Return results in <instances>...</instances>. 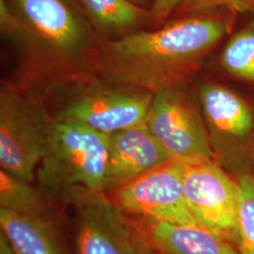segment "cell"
I'll list each match as a JSON object with an SVG mask.
<instances>
[{
	"mask_svg": "<svg viewBox=\"0 0 254 254\" xmlns=\"http://www.w3.org/2000/svg\"><path fill=\"white\" fill-rule=\"evenodd\" d=\"M227 31L221 19L196 14L155 30L100 41L93 69L112 85L155 94L186 87Z\"/></svg>",
	"mask_w": 254,
	"mask_h": 254,
	"instance_id": "cell-1",
	"label": "cell"
},
{
	"mask_svg": "<svg viewBox=\"0 0 254 254\" xmlns=\"http://www.w3.org/2000/svg\"><path fill=\"white\" fill-rule=\"evenodd\" d=\"M17 19L11 42L32 73L52 81L88 79L99 35L78 0H6Z\"/></svg>",
	"mask_w": 254,
	"mask_h": 254,
	"instance_id": "cell-2",
	"label": "cell"
},
{
	"mask_svg": "<svg viewBox=\"0 0 254 254\" xmlns=\"http://www.w3.org/2000/svg\"><path fill=\"white\" fill-rule=\"evenodd\" d=\"M109 147L108 134L68 119H53L37 170L40 190L64 203L104 192Z\"/></svg>",
	"mask_w": 254,
	"mask_h": 254,
	"instance_id": "cell-3",
	"label": "cell"
},
{
	"mask_svg": "<svg viewBox=\"0 0 254 254\" xmlns=\"http://www.w3.org/2000/svg\"><path fill=\"white\" fill-rule=\"evenodd\" d=\"M53 119L45 103L11 82L0 87V165L22 180L32 183L45 151Z\"/></svg>",
	"mask_w": 254,
	"mask_h": 254,
	"instance_id": "cell-4",
	"label": "cell"
},
{
	"mask_svg": "<svg viewBox=\"0 0 254 254\" xmlns=\"http://www.w3.org/2000/svg\"><path fill=\"white\" fill-rule=\"evenodd\" d=\"M74 208L76 254H154L141 230L104 192L69 202Z\"/></svg>",
	"mask_w": 254,
	"mask_h": 254,
	"instance_id": "cell-5",
	"label": "cell"
},
{
	"mask_svg": "<svg viewBox=\"0 0 254 254\" xmlns=\"http://www.w3.org/2000/svg\"><path fill=\"white\" fill-rule=\"evenodd\" d=\"M144 126L173 159L216 160L201 109L185 87L154 94Z\"/></svg>",
	"mask_w": 254,
	"mask_h": 254,
	"instance_id": "cell-6",
	"label": "cell"
},
{
	"mask_svg": "<svg viewBox=\"0 0 254 254\" xmlns=\"http://www.w3.org/2000/svg\"><path fill=\"white\" fill-rule=\"evenodd\" d=\"M127 216L198 226L184 190V162L171 159L109 194Z\"/></svg>",
	"mask_w": 254,
	"mask_h": 254,
	"instance_id": "cell-7",
	"label": "cell"
},
{
	"mask_svg": "<svg viewBox=\"0 0 254 254\" xmlns=\"http://www.w3.org/2000/svg\"><path fill=\"white\" fill-rule=\"evenodd\" d=\"M184 162V190L198 225L238 249V185L216 160Z\"/></svg>",
	"mask_w": 254,
	"mask_h": 254,
	"instance_id": "cell-8",
	"label": "cell"
},
{
	"mask_svg": "<svg viewBox=\"0 0 254 254\" xmlns=\"http://www.w3.org/2000/svg\"><path fill=\"white\" fill-rule=\"evenodd\" d=\"M104 83L75 96L64 108L60 118L74 121L108 135L144 125L154 94Z\"/></svg>",
	"mask_w": 254,
	"mask_h": 254,
	"instance_id": "cell-9",
	"label": "cell"
},
{
	"mask_svg": "<svg viewBox=\"0 0 254 254\" xmlns=\"http://www.w3.org/2000/svg\"><path fill=\"white\" fill-rule=\"evenodd\" d=\"M200 109L216 161L230 155L231 149L246 145L253 136L254 113L234 91L217 83L200 86Z\"/></svg>",
	"mask_w": 254,
	"mask_h": 254,
	"instance_id": "cell-10",
	"label": "cell"
},
{
	"mask_svg": "<svg viewBox=\"0 0 254 254\" xmlns=\"http://www.w3.org/2000/svg\"><path fill=\"white\" fill-rule=\"evenodd\" d=\"M104 192L110 193L172 158L144 125L109 135Z\"/></svg>",
	"mask_w": 254,
	"mask_h": 254,
	"instance_id": "cell-11",
	"label": "cell"
},
{
	"mask_svg": "<svg viewBox=\"0 0 254 254\" xmlns=\"http://www.w3.org/2000/svg\"><path fill=\"white\" fill-rule=\"evenodd\" d=\"M155 253L167 254H240L236 246L198 226L131 218Z\"/></svg>",
	"mask_w": 254,
	"mask_h": 254,
	"instance_id": "cell-12",
	"label": "cell"
},
{
	"mask_svg": "<svg viewBox=\"0 0 254 254\" xmlns=\"http://www.w3.org/2000/svg\"><path fill=\"white\" fill-rule=\"evenodd\" d=\"M0 228L17 254H69L54 222L0 207Z\"/></svg>",
	"mask_w": 254,
	"mask_h": 254,
	"instance_id": "cell-13",
	"label": "cell"
},
{
	"mask_svg": "<svg viewBox=\"0 0 254 254\" xmlns=\"http://www.w3.org/2000/svg\"><path fill=\"white\" fill-rule=\"evenodd\" d=\"M98 35L105 40L125 36L145 22L151 21V10L129 0H78Z\"/></svg>",
	"mask_w": 254,
	"mask_h": 254,
	"instance_id": "cell-14",
	"label": "cell"
},
{
	"mask_svg": "<svg viewBox=\"0 0 254 254\" xmlns=\"http://www.w3.org/2000/svg\"><path fill=\"white\" fill-rule=\"evenodd\" d=\"M32 183L0 171V207L19 214L54 222L47 196Z\"/></svg>",
	"mask_w": 254,
	"mask_h": 254,
	"instance_id": "cell-15",
	"label": "cell"
},
{
	"mask_svg": "<svg viewBox=\"0 0 254 254\" xmlns=\"http://www.w3.org/2000/svg\"><path fill=\"white\" fill-rule=\"evenodd\" d=\"M220 64L230 74L254 82V29H244L228 42Z\"/></svg>",
	"mask_w": 254,
	"mask_h": 254,
	"instance_id": "cell-16",
	"label": "cell"
},
{
	"mask_svg": "<svg viewBox=\"0 0 254 254\" xmlns=\"http://www.w3.org/2000/svg\"><path fill=\"white\" fill-rule=\"evenodd\" d=\"M238 185V251L240 254H254V177L244 174Z\"/></svg>",
	"mask_w": 254,
	"mask_h": 254,
	"instance_id": "cell-17",
	"label": "cell"
},
{
	"mask_svg": "<svg viewBox=\"0 0 254 254\" xmlns=\"http://www.w3.org/2000/svg\"><path fill=\"white\" fill-rule=\"evenodd\" d=\"M216 7H225L237 11L251 9L248 0H185L180 6L182 13L195 12Z\"/></svg>",
	"mask_w": 254,
	"mask_h": 254,
	"instance_id": "cell-18",
	"label": "cell"
},
{
	"mask_svg": "<svg viewBox=\"0 0 254 254\" xmlns=\"http://www.w3.org/2000/svg\"><path fill=\"white\" fill-rule=\"evenodd\" d=\"M185 0H154L151 8V21L162 24L169 18L175 9L180 7Z\"/></svg>",
	"mask_w": 254,
	"mask_h": 254,
	"instance_id": "cell-19",
	"label": "cell"
},
{
	"mask_svg": "<svg viewBox=\"0 0 254 254\" xmlns=\"http://www.w3.org/2000/svg\"><path fill=\"white\" fill-rule=\"evenodd\" d=\"M0 254H17L9 238L2 231H0Z\"/></svg>",
	"mask_w": 254,
	"mask_h": 254,
	"instance_id": "cell-20",
	"label": "cell"
},
{
	"mask_svg": "<svg viewBox=\"0 0 254 254\" xmlns=\"http://www.w3.org/2000/svg\"><path fill=\"white\" fill-rule=\"evenodd\" d=\"M129 1L132 2L133 4H135L136 6H138V7L151 10L154 0H129Z\"/></svg>",
	"mask_w": 254,
	"mask_h": 254,
	"instance_id": "cell-21",
	"label": "cell"
},
{
	"mask_svg": "<svg viewBox=\"0 0 254 254\" xmlns=\"http://www.w3.org/2000/svg\"><path fill=\"white\" fill-rule=\"evenodd\" d=\"M248 3L250 5L251 9H254V0H248Z\"/></svg>",
	"mask_w": 254,
	"mask_h": 254,
	"instance_id": "cell-22",
	"label": "cell"
},
{
	"mask_svg": "<svg viewBox=\"0 0 254 254\" xmlns=\"http://www.w3.org/2000/svg\"><path fill=\"white\" fill-rule=\"evenodd\" d=\"M156 254H162V253H156Z\"/></svg>",
	"mask_w": 254,
	"mask_h": 254,
	"instance_id": "cell-23",
	"label": "cell"
}]
</instances>
